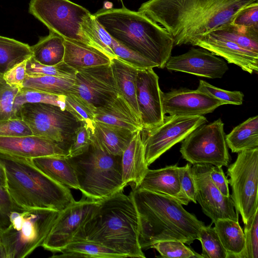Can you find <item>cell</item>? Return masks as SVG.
Returning <instances> with one entry per match:
<instances>
[{"mask_svg": "<svg viewBox=\"0 0 258 258\" xmlns=\"http://www.w3.org/2000/svg\"><path fill=\"white\" fill-rule=\"evenodd\" d=\"M162 92L159 77L153 69L138 70L136 96L143 130H149L163 121L165 114L162 108Z\"/></svg>", "mask_w": 258, "mask_h": 258, "instance_id": "2e32d148", "label": "cell"}, {"mask_svg": "<svg viewBox=\"0 0 258 258\" xmlns=\"http://www.w3.org/2000/svg\"><path fill=\"white\" fill-rule=\"evenodd\" d=\"M211 225L202 226L198 232L197 239L202 247L201 255L203 258H227V253Z\"/></svg>", "mask_w": 258, "mask_h": 258, "instance_id": "e575fe53", "label": "cell"}, {"mask_svg": "<svg viewBox=\"0 0 258 258\" xmlns=\"http://www.w3.org/2000/svg\"><path fill=\"white\" fill-rule=\"evenodd\" d=\"M191 166L187 163L185 166L178 167L179 180L181 189L190 202L197 203L195 183L191 171Z\"/></svg>", "mask_w": 258, "mask_h": 258, "instance_id": "7dc6e473", "label": "cell"}, {"mask_svg": "<svg viewBox=\"0 0 258 258\" xmlns=\"http://www.w3.org/2000/svg\"><path fill=\"white\" fill-rule=\"evenodd\" d=\"M0 185L7 189V176L5 167L0 162Z\"/></svg>", "mask_w": 258, "mask_h": 258, "instance_id": "816d5d0a", "label": "cell"}, {"mask_svg": "<svg viewBox=\"0 0 258 258\" xmlns=\"http://www.w3.org/2000/svg\"><path fill=\"white\" fill-rule=\"evenodd\" d=\"M103 8L106 9H111L112 8V4L110 2H106L104 3Z\"/></svg>", "mask_w": 258, "mask_h": 258, "instance_id": "db71d44e", "label": "cell"}, {"mask_svg": "<svg viewBox=\"0 0 258 258\" xmlns=\"http://www.w3.org/2000/svg\"><path fill=\"white\" fill-rule=\"evenodd\" d=\"M27 60L16 64L5 74L3 79L9 86L21 89L27 76L26 73Z\"/></svg>", "mask_w": 258, "mask_h": 258, "instance_id": "681fc988", "label": "cell"}, {"mask_svg": "<svg viewBox=\"0 0 258 258\" xmlns=\"http://www.w3.org/2000/svg\"><path fill=\"white\" fill-rule=\"evenodd\" d=\"M23 210L14 202L7 189L0 185V231L10 225V215L12 212Z\"/></svg>", "mask_w": 258, "mask_h": 258, "instance_id": "f6af8a7d", "label": "cell"}, {"mask_svg": "<svg viewBox=\"0 0 258 258\" xmlns=\"http://www.w3.org/2000/svg\"><path fill=\"white\" fill-rule=\"evenodd\" d=\"M214 224V227L227 253V258H240L245 249V237L238 222L219 219Z\"/></svg>", "mask_w": 258, "mask_h": 258, "instance_id": "83f0119b", "label": "cell"}, {"mask_svg": "<svg viewBox=\"0 0 258 258\" xmlns=\"http://www.w3.org/2000/svg\"><path fill=\"white\" fill-rule=\"evenodd\" d=\"M0 258H6V252L0 237Z\"/></svg>", "mask_w": 258, "mask_h": 258, "instance_id": "f5cc1de1", "label": "cell"}, {"mask_svg": "<svg viewBox=\"0 0 258 258\" xmlns=\"http://www.w3.org/2000/svg\"><path fill=\"white\" fill-rule=\"evenodd\" d=\"M180 152L183 159L193 165L228 166L230 156L222 120L219 118L195 128L182 141Z\"/></svg>", "mask_w": 258, "mask_h": 258, "instance_id": "30bf717a", "label": "cell"}, {"mask_svg": "<svg viewBox=\"0 0 258 258\" xmlns=\"http://www.w3.org/2000/svg\"><path fill=\"white\" fill-rule=\"evenodd\" d=\"M162 103L164 113L170 116H197L213 112L225 104L197 90L185 88L162 92Z\"/></svg>", "mask_w": 258, "mask_h": 258, "instance_id": "e0dca14e", "label": "cell"}, {"mask_svg": "<svg viewBox=\"0 0 258 258\" xmlns=\"http://www.w3.org/2000/svg\"><path fill=\"white\" fill-rule=\"evenodd\" d=\"M187 45L205 48L221 56L229 63L240 67L250 74L258 72V54L246 49L236 43L217 36L211 32L191 38Z\"/></svg>", "mask_w": 258, "mask_h": 258, "instance_id": "d6986e66", "label": "cell"}, {"mask_svg": "<svg viewBox=\"0 0 258 258\" xmlns=\"http://www.w3.org/2000/svg\"><path fill=\"white\" fill-rule=\"evenodd\" d=\"M65 109L79 121L86 125L91 132L94 128L95 110L85 101L73 93L65 95Z\"/></svg>", "mask_w": 258, "mask_h": 258, "instance_id": "8d00e7d4", "label": "cell"}, {"mask_svg": "<svg viewBox=\"0 0 258 258\" xmlns=\"http://www.w3.org/2000/svg\"><path fill=\"white\" fill-rule=\"evenodd\" d=\"M197 90L223 101L225 104L241 105L243 103L244 95L242 92L220 89L202 80L199 81Z\"/></svg>", "mask_w": 258, "mask_h": 258, "instance_id": "7bdbcfd3", "label": "cell"}, {"mask_svg": "<svg viewBox=\"0 0 258 258\" xmlns=\"http://www.w3.org/2000/svg\"><path fill=\"white\" fill-rule=\"evenodd\" d=\"M18 116L28 125L33 135L58 144L68 153L75 131L82 124L66 109L43 103L23 104Z\"/></svg>", "mask_w": 258, "mask_h": 258, "instance_id": "9c48e42d", "label": "cell"}, {"mask_svg": "<svg viewBox=\"0 0 258 258\" xmlns=\"http://www.w3.org/2000/svg\"><path fill=\"white\" fill-rule=\"evenodd\" d=\"M0 153L29 159L68 155L58 144L33 135L0 137Z\"/></svg>", "mask_w": 258, "mask_h": 258, "instance_id": "ffe728a7", "label": "cell"}, {"mask_svg": "<svg viewBox=\"0 0 258 258\" xmlns=\"http://www.w3.org/2000/svg\"><path fill=\"white\" fill-rule=\"evenodd\" d=\"M213 165L196 164L191 167L197 192L196 200L203 212L212 223L219 219H230L238 222L239 213L231 198L224 196L214 185L210 176Z\"/></svg>", "mask_w": 258, "mask_h": 258, "instance_id": "9a60e30c", "label": "cell"}, {"mask_svg": "<svg viewBox=\"0 0 258 258\" xmlns=\"http://www.w3.org/2000/svg\"><path fill=\"white\" fill-rule=\"evenodd\" d=\"M135 133L94 121L91 145L115 156H121Z\"/></svg>", "mask_w": 258, "mask_h": 258, "instance_id": "cb8c5ba5", "label": "cell"}, {"mask_svg": "<svg viewBox=\"0 0 258 258\" xmlns=\"http://www.w3.org/2000/svg\"><path fill=\"white\" fill-rule=\"evenodd\" d=\"M123 191L100 200L73 241H92L127 257H145L139 241V218L133 196Z\"/></svg>", "mask_w": 258, "mask_h": 258, "instance_id": "3957f363", "label": "cell"}, {"mask_svg": "<svg viewBox=\"0 0 258 258\" xmlns=\"http://www.w3.org/2000/svg\"><path fill=\"white\" fill-rule=\"evenodd\" d=\"M226 142L232 153L258 147V116L251 117L226 135Z\"/></svg>", "mask_w": 258, "mask_h": 258, "instance_id": "f546056e", "label": "cell"}, {"mask_svg": "<svg viewBox=\"0 0 258 258\" xmlns=\"http://www.w3.org/2000/svg\"><path fill=\"white\" fill-rule=\"evenodd\" d=\"M77 71L69 67L63 61L54 66L42 64L31 56L27 59L26 73L28 76L47 75L75 79Z\"/></svg>", "mask_w": 258, "mask_h": 258, "instance_id": "74e56055", "label": "cell"}, {"mask_svg": "<svg viewBox=\"0 0 258 258\" xmlns=\"http://www.w3.org/2000/svg\"><path fill=\"white\" fill-rule=\"evenodd\" d=\"M63 62L78 71L83 69L110 63L105 53L89 45L64 39Z\"/></svg>", "mask_w": 258, "mask_h": 258, "instance_id": "d4e9b609", "label": "cell"}, {"mask_svg": "<svg viewBox=\"0 0 258 258\" xmlns=\"http://www.w3.org/2000/svg\"><path fill=\"white\" fill-rule=\"evenodd\" d=\"M208 120L203 115L166 116L159 125L148 130L144 145L148 166L175 144L182 141L192 131Z\"/></svg>", "mask_w": 258, "mask_h": 258, "instance_id": "7c38bea8", "label": "cell"}, {"mask_svg": "<svg viewBox=\"0 0 258 258\" xmlns=\"http://www.w3.org/2000/svg\"><path fill=\"white\" fill-rule=\"evenodd\" d=\"M21 89L0 81V120L19 118L14 108L16 96Z\"/></svg>", "mask_w": 258, "mask_h": 258, "instance_id": "b9f144b4", "label": "cell"}, {"mask_svg": "<svg viewBox=\"0 0 258 258\" xmlns=\"http://www.w3.org/2000/svg\"><path fill=\"white\" fill-rule=\"evenodd\" d=\"M209 174L211 180L221 194L225 197H229L228 180L225 175L222 167L212 165Z\"/></svg>", "mask_w": 258, "mask_h": 258, "instance_id": "f907efd6", "label": "cell"}, {"mask_svg": "<svg viewBox=\"0 0 258 258\" xmlns=\"http://www.w3.org/2000/svg\"><path fill=\"white\" fill-rule=\"evenodd\" d=\"M32 135L28 125L21 118L0 120V137H17Z\"/></svg>", "mask_w": 258, "mask_h": 258, "instance_id": "bcb514c9", "label": "cell"}, {"mask_svg": "<svg viewBox=\"0 0 258 258\" xmlns=\"http://www.w3.org/2000/svg\"><path fill=\"white\" fill-rule=\"evenodd\" d=\"M95 121L135 133L142 131L140 120L128 103L120 95L96 109Z\"/></svg>", "mask_w": 258, "mask_h": 258, "instance_id": "603a6c76", "label": "cell"}, {"mask_svg": "<svg viewBox=\"0 0 258 258\" xmlns=\"http://www.w3.org/2000/svg\"><path fill=\"white\" fill-rule=\"evenodd\" d=\"M151 248L155 249L163 257L203 258L201 254L178 240H164L154 243Z\"/></svg>", "mask_w": 258, "mask_h": 258, "instance_id": "f35d334b", "label": "cell"}, {"mask_svg": "<svg viewBox=\"0 0 258 258\" xmlns=\"http://www.w3.org/2000/svg\"><path fill=\"white\" fill-rule=\"evenodd\" d=\"M74 80L52 76L27 75L21 89L57 95H66L73 90Z\"/></svg>", "mask_w": 258, "mask_h": 258, "instance_id": "d6a6232c", "label": "cell"}, {"mask_svg": "<svg viewBox=\"0 0 258 258\" xmlns=\"http://www.w3.org/2000/svg\"><path fill=\"white\" fill-rule=\"evenodd\" d=\"M230 40L241 47L258 54V27H243L232 23L225 25L211 32Z\"/></svg>", "mask_w": 258, "mask_h": 258, "instance_id": "836d02e7", "label": "cell"}, {"mask_svg": "<svg viewBox=\"0 0 258 258\" xmlns=\"http://www.w3.org/2000/svg\"><path fill=\"white\" fill-rule=\"evenodd\" d=\"M177 165L158 169H148L141 183L132 187L171 197L182 205L190 201L182 191L179 182Z\"/></svg>", "mask_w": 258, "mask_h": 258, "instance_id": "44dd1931", "label": "cell"}, {"mask_svg": "<svg viewBox=\"0 0 258 258\" xmlns=\"http://www.w3.org/2000/svg\"><path fill=\"white\" fill-rule=\"evenodd\" d=\"M34 165L44 174L69 188L79 189L75 170L65 156H47L32 159Z\"/></svg>", "mask_w": 258, "mask_h": 258, "instance_id": "484cf974", "label": "cell"}, {"mask_svg": "<svg viewBox=\"0 0 258 258\" xmlns=\"http://www.w3.org/2000/svg\"><path fill=\"white\" fill-rule=\"evenodd\" d=\"M257 0H149L138 11L164 28L174 46L187 45L202 36L232 23L238 12Z\"/></svg>", "mask_w": 258, "mask_h": 258, "instance_id": "6da1fadb", "label": "cell"}, {"mask_svg": "<svg viewBox=\"0 0 258 258\" xmlns=\"http://www.w3.org/2000/svg\"><path fill=\"white\" fill-rule=\"evenodd\" d=\"M29 13L64 39L102 52L94 33L96 18L84 7L70 0H31Z\"/></svg>", "mask_w": 258, "mask_h": 258, "instance_id": "8992f818", "label": "cell"}, {"mask_svg": "<svg viewBox=\"0 0 258 258\" xmlns=\"http://www.w3.org/2000/svg\"><path fill=\"white\" fill-rule=\"evenodd\" d=\"M116 41L163 69L174 46L171 35L162 26L123 4L121 8H102L93 14Z\"/></svg>", "mask_w": 258, "mask_h": 258, "instance_id": "277c9868", "label": "cell"}, {"mask_svg": "<svg viewBox=\"0 0 258 258\" xmlns=\"http://www.w3.org/2000/svg\"><path fill=\"white\" fill-rule=\"evenodd\" d=\"M32 57L38 62L54 66L63 61L64 55V38L49 31L47 36L40 37L37 43L31 46Z\"/></svg>", "mask_w": 258, "mask_h": 258, "instance_id": "f1b7e54d", "label": "cell"}, {"mask_svg": "<svg viewBox=\"0 0 258 258\" xmlns=\"http://www.w3.org/2000/svg\"><path fill=\"white\" fill-rule=\"evenodd\" d=\"M165 68L210 79L222 78L228 70L223 59L202 47L191 48L183 54L170 56Z\"/></svg>", "mask_w": 258, "mask_h": 258, "instance_id": "ac0fdd59", "label": "cell"}, {"mask_svg": "<svg viewBox=\"0 0 258 258\" xmlns=\"http://www.w3.org/2000/svg\"><path fill=\"white\" fill-rule=\"evenodd\" d=\"M131 192L139 215V241L142 250L164 240L190 245L205 225L171 197L133 187Z\"/></svg>", "mask_w": 258, "mask_h": 258, "instance_id": "7a4b0ae2", "label": "cell"}, {"mask_svg": "<svg viewBox=\"0 0 258 258\" xmlns=\"http://www.w3.org/2000/svg\"><path fill=\"white\" fill-rule=\"evenodd\" d=\"M43 103L57 106L65 110V95H57L37 91L21 89L16 96L14 108L18 116L20 107L25 103ZM19 117V116H18Z\"/></svg>", "mask_w": 258, "mask_h": 258, "instance_id": "d590c367", "label": "cell"}, {"mask_svg": "<svg viewBox=\"0 0 258 258\" xmlns=\"http://www.w3.org/2000/svg\"><path fill=\"white\" fill-rule=\"evenodd\" d=\"M51 257L125 258L124 254L99 243L88 240L73 241Z\"/></svg>", "mask_w": 258, "mask_h": 258, "instance_id": "1f68e13d", "label": "cell"}, {"mask_svg": "<svg viewBox=\"0 0 258 258\" xmlns=\"http://www.w3.org/2000/svg\"><path fill=\"white\" fill-rule=\"evenodd\" d=\"M118 1H120L122 2V0H118Z\"/></svg>", "mask_w": 258, "mask_h": 258, "instance_id": "11a10c76", "label": "cell"}, {"mask_svg": "<svg viewBox=\"0 0 258 258\" xmlns=\"http://www.w3.org/2000/svg\"><path fill=\"white\" fill-rule=\"evenodd\" d=\"M226 173L231 198L245 224L258 210V147L238 153Z\"/></svg>", "mask_w": 258, "mask_h": 258, "instance_id": "8fae6325", "label": "cell"}, {"mask_svg": "<svg viewBox=\"0 0 258 258\" xmlns=\"http://www.w3.org/2000/svg\"><path fill=\"white\" fill-rule=\"evenodd\" d=\"M141 131H138L134 133L121 155L122 181L125 186L131 183L137 186L149 169L145 157Z\"/></svg>", "mask_w": 258, "mask_h": 258, "instance_id": "7402d4cb", "label": "cell"}, {"mask_svg": "<svg viewBox=\"0 0 258 258\" xmlns=\"http://www.w3.org/2000/svg\"><path fill=\"white\" fill-rule=\"evenodd\" d=\"M112 50L117 58L138 70L158 68L157 64L154 62L127 48L113 38L112 39Z\"/></svg>", "mask_w": 258, "mask_h": 258, "instance_id": "ab89813d", "label": "cell"}, {"mask_svg": "<svg viewBox=\"0 0 258 258\" xmlns=\"http://www.w3.org/2000/svg\"><path fill=\"white\" fill-rule=\"evenodd\" d=\"M59 213L47 208L13 211L10 224L0 231L6 258H24L42 245Z\"/></svg>", "mask_w": 258, "mask_h": 258, "instance_id": "ba28073f", "label": "cell"}, {"mask_svg": "<svg viewBox=\"0 0 258 258\" xmlns=\"http://www.w3.org/2000/svg\"><path fill=\"white\" fill-rule=\"evenodd\" d=\"M110 66L118 95L125 100L140 120L136 96L138 69L117 57L111 59Z\"/></svg>", "mask_w": 258, "mask_h": 258, "instance_id": "4316f807", "label": "cell"}, {"mask_svg": "<svg viewBox=\"0 0 258 258\" xmlns=\"http://www.w3.org/2000/svg\"><path fill=\"white\" fill-rule=\"evenodd\" d=\"M231 23L243 27H258V3H252L240 10Z\"/></svg>", "mask_w": 258, "mask_h": 258, "instance_id": "c3c4849f", "label": "cell"}, {"mask_svg": "<svg viewBox=\"0 0 258 258\" xmlns=\"http://www.w3.org/2000/svg\"><path fill=\"white\" fill-rule=\"evenodd\" d=\"M100 201L82 198L59 211L41 246L53 253L59 252L73 241L90 218Z\"/></svg>", "mask_w": 258, "mask_h": 258, "instance_id": "4fadbf2b", "label": "cell"}, {"mask_svg": "<svg viewBox=\"0 0 258 258\" xmlns=\"http://www.w3.org/2000/svg\"><path fill=\"white\" fill-rule=\"evenodd\" d=\"M95 111L118 95L110 63L77 71L73 90Z\"/></svg>", "mask_w": 258, "mask_h": 258, "instance_id": "5bb4252c", "label": "cell"}, {"mask_svg": "<svg viewBox=\"0 0 258 258\" xmlns=\"http://www.w3.org/2000/svg\"><path fill=\"white\" fill-rule=\"evenodd\" d=\"M0 162L6 170L7 189L22 209L60 211L75 201L69 188L44 174L32 159L0 153Z\"/></svg>", "mask_w": 258, "mask_h": 258, "instance_id": "5b68a950", "label": "cell"}, {"mask_svg": "<svg viewBox=\"0 0 258 258\" xmlns=\"http://www.w3.org/2000/svg\"><path fill=\"white\" fill-rule=\"evenodd\" d=\"M32 56L31 46L17 40L0 35V81L16 64Z\"/></svg>", "mask_w": 258, "mask_h": 258, "instance_id": "4dcf8cb0", "label": "cell"}, {"mask_svg": "<svg viewBox=\"0 0 258 258\" xmlns=\"http://www.w3.org/2000/svg\"><path fill=\"white\" fill-rule=\"evenodd\" d=\"M91 143V131L82 123L75 131L67 157H73L83 154L89 149Z\"/></svg>", "mask_w": 258, "mask_h": 258, "instance_id": "ee69618b", "label": "cell"}, {"mask_svg": "<svg viewBox=\"0 0 258 258\" xmlns=\"http://www.w3.org/2000/svg\"><path fill=\"white\" fill-rule=\"evenodd\" d=\"M245 249L240 258L258 257V210L244 224Z\"/></svg>", "mask_w": 258, "mask_h": 258, "instance_id": "60d3db41", "label": "cell"}, {"mask_svg": "<svg viewBox=\"0 0 258 258\" xmlns=\"http://www.w3.org/2000/svg\"><path fill=\"white\" fill-rule=\"evenodd\" d=\"M67 158L76 172L79 190L86 198L102 200L125 187L122 181L120 156L91 145L83 154Z\"/></svg>", "mask_w": 258, "mask_h": 258, "instance_id": "52a82bcc", "label": "cell"}]
</instances>
